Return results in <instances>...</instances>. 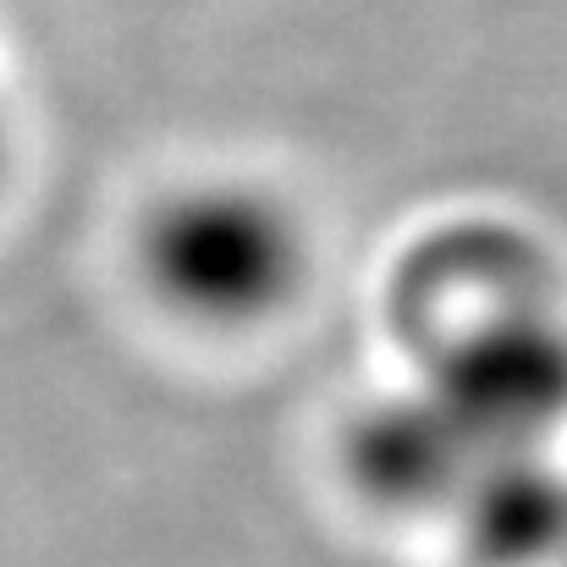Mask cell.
Wrapping results in <instances>:
<instances>
[{"label": "cell", "mask_w": 567, "mask_h": 567, "mask_svg": "<svg viewBox=\"0 0 567 567\" xmlns=\"http://www.w3.org/2000/svg\"><path fill=\"white\" fill-rule=\"evenodd\" d=\"M563 567H567V563H563Z\"/></svg>", "instance_id": "obj_6"}, {"label": "cell", "mask_w": 567, "mask_h": 567, "mask_svg": "<svg viewBox=\"0 0 567 567\" xmlns=\"http://www.w3.org/2000/svg\"><path fill=\"white\" fill-rule=\"evenodd\" d=\"M133 254L155 303L209 331L281 315L309 270L298 209L248 177H198L161 193L138 220Z\"/></svg>", "instance_id": "obj_1"}, {"label": "cell", "mask_w": 567, "mask_h": 567, "mask_svg": "<svg viewBox=\"0 0 567 567\" xmlns=\"http://www.w3.org/2000/svg\"><path fill=\"white\" fill-rule=\"evenodd\" d=\"M480 463L485 452L452 424V413L424 385L380 396L348 435V474L359 480V491L402 513L452 507L480 474Z\"/></svg>", "instance_id": "obj_3"}, {"label": "cell", "mask_w": 567, "mask_h": 567, "mask_svg": "<svg viewBox=\"0 0 567 567\" xmlns=\"http://www.w3.org/2000/svg\"><path fill=\"white\" fill-rule=\"evenodd\" d=\"M474 567H563L567 563V468L551 446L496 452L452 502Z\"/></svg>", "instance_id": "obj_4"}, {"label": "cell", "mask_w": 567, "mask_h": 567, "mask_svg": "<svg viewBox=\"0 0 567 567\" xmlns=\"http://www.w3.org/2000/svg\"><path fill=\"white\" fill-rule=\"evenodd\" d=\"M419 385L485 457L551 446L567 424V326L540 303L480 315L430 353Z\"/></svg>", "instance_id": "obj_2"}, {"label": "cell", "mask_w": 567, "mask_h": 567, "mask_svg": "<svg viewBox=\"0 0 567 567\" xmlns=\"http://www.w3.org/2000/svg\"><path fill=\"white\" fill-rule=\"evenodd\" d=\"M11 161H17V122H11V111L0 100V193L11 183Z\"/></svg>", "instance_id": "obj_5"}]
</instances>
